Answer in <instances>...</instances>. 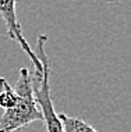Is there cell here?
I'll use <instances>...</instances> for the list:
<instances>
[{"instance_id":"6da1fadb","label":"cell","mask_w":131,"mask_h":132,"mask_svg":"<svg viewBox=\"0 0 131 132\" xmlns=\"http://www.w3.org/2000/svg\"><path fill=\"white\" fill-rule=\"evenodd\" d=\"M18 74L20 77L14 86L18 100L14 107L4 110L0 117V132H14L27 128L35 121H42V114L32 90V75L25 67L20 68Z\"/></svg>"},{"instance_id":"7a4b0ae2","label":"cell","mask_w":131,"mask_h":132,"mask_svg":"<svg viewBox=\"0 0 131 132\" xmlns=\"http://www.w3.org/2000/svg\"><path fill=\"white\" fill-rule=\"evenodd\" d=\"M48 40L46 35H39L36 40V46L34 49L35 56L42 63V72L35 74L32 77V90L35 102L42 114V121L45 122L46 132H63L61 121L59 114L56 113L53 106V97L50 93V64L45 53V43Z\"/></svg>"},{"instance_id":"3957f363","label":"cell","mask_w":131,"mask_h":132,"mask_svg":"<svg viewBox=\"0 0 131 132\" xmlns=\"http://www.w3.org/2000/svg\"><path fill=\"white\" fill-rule=\"evenodd\" d=\"M16 6H17V0H0V15H2L3 21L6 25L7 31V36L11 40L17 42L22 50L27 53V56L31 59V61L34 64L35 74H41L42 72V63L39 61L36 56H35L34 50L31 49L29 43L27 42V39L22 35V29L21 25L17 20V13H16Z\"/></svg>"},{"instance_id":"277c9868","label":"cell","mask_w":131,"mask_h":132,"mask_svg":"<svg viewBox=\"0 0 131 132\" xmlns=\"http://www.w3.org/2000/svg\"><path fill=\"white\" fill-rule=\"evenodd\" d=\"M59 118L61 121L63 132H99L91 124L78 117H70L67 114H59Z\"/></svg>"},{"instance_id":"5b68a950","label":"cell","mask_w":131,"mask_h":132,"mask_svg":"<svg viewBox=\"0 0 131 132\" xmlns=\"http://www.w3.org/2000/svg\"><path fill=\"white\" fill-rule=\"evenodd\" d=\"M18 96L6 78L0 77V110H9L16 106Z\"/></svg>"},{"instance_id":"8992f818","label":"cell","mask_w":131,"mask_h":132,"mask_svg":"<svg viewBox=\"0 0 131 132\" xmlns=\"http://www.w3.org/2000/svg\"><path fill=\"white\" fill-rule=\"evenodd\" d=\"M114 2H120V0H114Z\"/></svg>"}]
</instances>
